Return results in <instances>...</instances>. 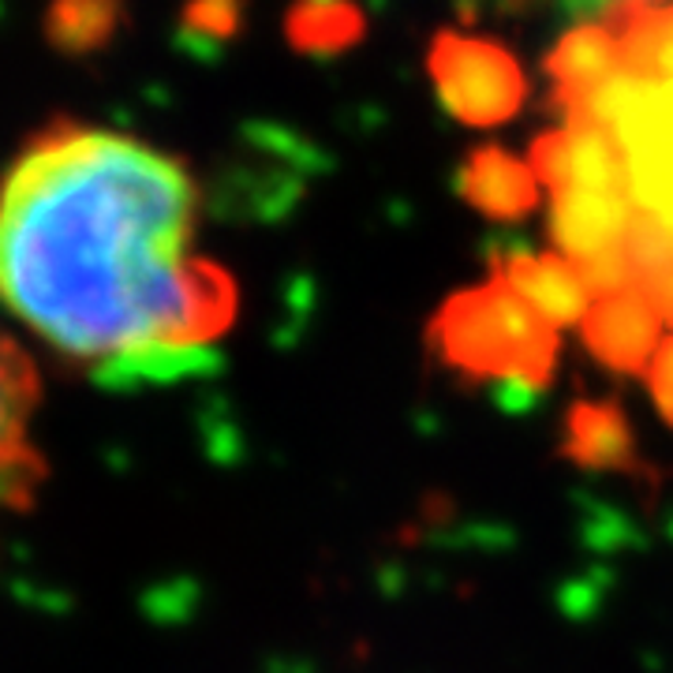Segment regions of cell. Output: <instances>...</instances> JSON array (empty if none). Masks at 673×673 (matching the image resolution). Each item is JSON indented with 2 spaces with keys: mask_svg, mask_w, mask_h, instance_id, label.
I'll list each match as a JSON object with an SVG mask.
<instances>
[{
  "mask_svg": "<svg viewBox=\"0 0 673 673\" xmlns=\"http://www.w3.org/2000/svg\"><path fill=\"white\" fill-rule=\"evenodd\" d=\"M195 180L102 127L34 139L0 184V307L98 375H166L232 326L236 285L191 254Z\"/></svg>",
  "mask_w": 673,
  "mask_h": 673,
  "instance_id": "1",
  "label": "cell"
},
{
  "mask_svg": "<svg viewBox=\"0 0 673 673\" xmlns=\"http://www.w3.org/2000/svg\"><path fill=\"white\" fill-rule=\"evenodd\" d=\"M442 367L468 381H516L524 389L550 386L558 367V330L535 315L502 277L453 293L426 326Z\"/></svg>",
  "mask_w": 673,
  "mask_h": 673,
  "instance_id": "2",
  "label": "cell"
},
{
  "mask_svg": "<svg viewBox=\"0 0 673 673\" xmlns=\"http://www.w3.org/2000/svg\"><path fill=\"white\" fill-rule=\"evenodd\" d=\"M434 94L468 127H498L524 109L527 79L505 45L460 31H438L426 49Z\"/></svg>",
  "mask_w": 673,
  "mask_h": 673,
  "instance_id": "3",
  "label": "cell"
},
{
  "mask_svg": "<svg viewBox=\"0 0 673 673\" xmlns=\"http://www.w3.org/2000/svg\"><path fill=\"white\" fill-rule=\"evenodd\" d=\"M38 397V370L26 349L0 330V516L31 505V494L45 471L42 453L31 438Z\"/></svg>",
  "mask_w": 673,
  "mask_h": 673,
  "instance_id": "4",
  "label": "cell"
},
{
  "mask_svg": "<svg viewBox=\"0 0 673 673\" xmlns=\"http://www.w3.org/2000/svg\"><path fill=\"white\" fill-rule=\"evenodd\" d=\"M527 166L550 191H614L632 195V169L621 139L603 124L566 121L543 132L527 150Z\"/></svg>",
  "mask_w": 673,
  "mask_h": 673,
  "instance_id": "5",
  "label": "cell"
},
{
  "mask_svg": "<svg viewBox=\"0 0 673 673\" xmlns=\"http://www.w3.org/2000/svg\"><path fill=\"white\" fill-rule=\"evenodd\" d=\"M662 315L640 288L598 296L580 322L584 349L614 375H648L654 352H659Z\"/></svg>",
  "mask_w": 673,
  "mask_h": 673,
  "instance_id": "6",
  "label": "cell"
},
{
  "mask_svg": "<svg viewBox=\"0 0 673 673\" xmlns=\"http://www.w3.org/2000/svg\"><path fill=\"white\" fill-rule=\"evenodd\" d=\"M640 206L632 195L614 191H554L550 240L569 262H584L614 248H625Z\"/></svg>",
  "mask_w": 673,
  "mask_h": 673,
  "instance_id": "7",
  "label": "cell"
},
{
  "mask_svg": "<svg viewBox=\"0 0 673 673\" xmlns=\"http://www.w3.org/2000/svg\"><path fill=\"white\" fill-rule=\"evenodd\" d=\"M558 453L577 468L614 471V476L640 479L648 471L643 453L636 445V431L617 400H572L566 423H561Z\"/></svg>",
  "mask_w": 673,
  "mask_h": 673,
  "instance_id": "8",
  "label": "cell"
},
{
  "mask_svg": "<svg viewBox=\"0 0 673 673\" xmlns=\"http://www.w3.org/2000/svg\"><path fill=\"white\" fill-rule=\"evenodd\" d=\"M494 274L502 277L535 315L547 318L554 330H561V326H580L584 315L591 311V304H595V296L588 293L584 277H580L577 262H569L566 254H558V251L502 254V259H494Z\"/></svg>",
  "mask_w": 673,
  "mask_h": 673,
  "instance_id": "9",
  "label": "cell"
},
{
  "mask_svg": "<svg viewBox=\"0 0 673 673\" xmlns=\"http://www.w3.org/2000/svg\"><path fill=\"white\" fill-rule=\"evenodd\" d=\"M460 198L490 221H524L539 206V176L502 147H476L457 172Z\"/></svg>",
  "mask_w": 673,
  "mask_h": 673,
  "instance_id": "10",
  "label": "cell"
},
{
  "mask_svg": "<svg viewBox=\"0 0 673 673\" xmlns=\"http://www.w3.org/2000/svg\"><path fill=\"white\" fill-rule=\"evenodd\" d=\"M367 38V12L356 0H293L285 42L299 57H341Z\"/></svg>",
  "mask_w": 673,
  "mask_h": 673,
  "instance_id": "11",
  "label": "cell"
},
{
  "mask_svg": "<svg viewBox=\"0 0 673 673\" xmlns=\"http://www.w3.org/2000/svg\"><path fill=\"white\" fill-rule=\"evenodd\" d=\"M617 68H625L621 42L606 26H572L547 53V60H543V71L554 83V98L588 90L598 79L614 76Z\"/></svg>",
  "mask_w": 673,
  "mask_h": 673,
  "instance_id": "12",
  "label": "cell"
},
{
  "mask_svg": "<svg viewBox=\"0 0 673 673\" xmlns=\"http://www.w3.org/2000/svg\"><path fill=\"white\" fill-rule=\"evenodd\" d=\"M621 64L648 83H673V8H654L625 34Z\"/></svg>",
  "mask_w": 673,
  "mask_h": 673,
  "instance_id": "13",
  "label": "cell"
},
{
  "mask_svg": "<svg viewBox=\"0 0 673 673\" xmlns=\"http://www.w3.org/2000/svg\"><path fill=\"white\" fill-rule=\"evenodd\" d=\"M248 4L243 0H187L184 8V38L198 53H221L243 34Z\"/></svg>",
  "mask_w": 673,
  "mask_h": 673,
  "instance_id": "14",
  "label": "cell"
},
{
  "mask_svg": "<svg viewBox=\"0 0 673 673\" xmlns=\"http://www.w3.org/2000/svg\"><path fill=\"white\" fill-rule=\"evenodd\" d=\"M121 0H68L64 8V38L76 45H98L109 38Z\"/></svg>",
  "mask_w": 673,
  "mask_h": 673,
  "instance_id": "15",
  "label": "cell"
},
{
  "mask_svg": "<svg viewBox=\"0 0 673 673\" xmlns=\"http://www.w3.org/2000/svg\"><path fill=\"white\" fill-rule=\"evenodd\" d=\"M648 389H651V400L659 408V415L673 426V336L659 344L654 352L651 367H648Z\"/></svg>",
  "mask_w": 673,
  "mask_h": 673,
  "instance_id": "16",
  "label": "cell"
},
{
  "mask_svg": "<svg viewBox=\"0 0 673 673\" xmlns=\"http://www.w3.org/2000/svg\"><path fill=\"white\" fill-rule=\"evenodd\" d=\"M636 288L651 299L654 311L666 318V322H673V254H666L662 262H654L651 270H643L640 281H636Z\"/></svg>",
  "mask_w": 673,
  "mask_h": 673,
  "instance_id": "17",
  "label": "cell"
},
{
  "mask_svg": "<svg viewBox=\"0 0 673 673\" xmlns=\"http://www.w3.org/2000/svg\"><path fill=\"white\" fill-rule=\"evenodd\" d=\"M543 4H550V0H490V8H494L498 15H505V20H527V15H535Z\"/></svg>",
  "mask_w": 673,
  "mask_h": 673,
  "instance_id": "18",
  "label": "cell"
},
{
  "mask_svg": "<svg viewBox=\"0 0 673 673\" xmlns=\"http://www.w3.org/2000/svg\"><path fill=\"white\" fill-rule=\"evenodd\" d=\"M611 4H614V0H561L566 15H577V20H584V15H598V20H603V12Z\"/></svg>",
  "mask_w": 673,
  "mask_h": 673,
  "instance_id": "19",
  "label": "cell"
}]
</instances>
